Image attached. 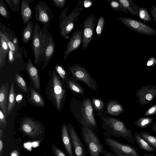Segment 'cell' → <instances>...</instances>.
Instances as JSON below:
<instances>
[{
  "mask_svg": "<svg viewBox=\"0 0 156 156\" xmlns=\"http://www.w3.org/2000/svg\"><path fill=\"white\" fill-rule=\"evenodd\" d=\"M102 120V127L110 136L122 138L130 143L134 144V135L123 121L112 117L103 118Z\"/></svg>",
  "mask_w": 156,
  "mask_h": 156,
  "instance_id": "6da1fadb",
  "label": "cell"
},
{
  "mask_svg": "<svg viewBox=\"0 0 156 156\" xmlns=\"http://www.w3.org/2000/svg\"><path fill=\"white\" fill-rule=\"evenodd\" d=\"M69 9V7L66 8L62 11L58 22L60 35L62 37L66 39H69V34L74 28L75 22L78 20V17L83 9V7L78 5L67 16Z\"/></svg>",
  "mask_w": 156,
  "mask_h": 156,
  "instance_id": "7a4b0ae2",
  "label": "cell"
},
{
  "mask_svg": "<svg viewBox=\"0 0 156 156\" xmlns=\"http://www.w3.org/2000/svg\"><path fill=\"white\" fill-rule=\"evenodd\" d=\"M50 81L48 87L49 98L53 102L54 106L59 111L61 110L66 94V90L58 77L55 69L51 74L49 72Z\"/></svg>",
  "mask_w": 156,
  "mask_h": 156,
  "instance_id": "3957f363",
  "label": "cell"
},
{
  "mask_svg": "<svg viewBox=\"0 0 156 156\" xmlns=\"http://www.w3.org/2000/svg\"><path fill=\"white\" fill-rule=\"evenodd\" d=\"M81 137L86 145L90 156H101L105 153L107 151L94 131L88 127L82 126Z\"/></svg>",
  "mask_w": 156,
  "mask_h": 156,
  "instance_id": "277c9868",
  "label": "cell"
},
{
  "mask_svg": "<svg viewBox=\"0 0 156 156\" xmlns=\"http://www.w3.org/2000/svg\"><path fill=\"white\" fill-rule=\"evenodd\" d=\"M39 38L41 48L42 69L46 67L55 51V44L52 35L44 26L41 29Z\"/></svg>",
  "mask_w": 156,
  "mask_h": 156,
  "instance_id": "5b68a950",
  "label": "cell"
},
{
  "mask_svg": "<svg viewBox=\"0 0 156 156\" xmlns=\"http://www.w3.org/2000/svg\"><path fill=\"white\" fill-rule=\"evenodd\" d=\"M105 144L117 156H140L138 153V149L113 139L106 132L104 134Z\"/></svg>",
  "mask_w": 156,
  "mask_h": 156,
  "instance_id": "8992f818",
  "label": "cell"
},
{
  "mask_svg": "<svg viewBox=\"0 0 156 156\" xmlns=\"http://www.w3.org/2000/svg\"><path fill=\"white\" fill-rule=\"evenodd\" d=\"M118 20L126 27L139 34L146 35H156V30L146 23L132 19L119 17Z\"/></svg>",
  "mask_w": 156,
  "mask_h": 156,
  "instance_id": "52a82bcc",
  "label": "cell"
},
{
  "mask_svg": "<svg viewBox=\"0 0 156 156\" xmlns=\"http://www.w3.org/2000/svg\"><path fill=\"white\" fill-rule=\"evenodd\" d=\"M67 68L76 79L84 83L92 90H97V86L95 80L85 67L76 64L73 66H68Z\"/></svg>",
  "mask_w": 156,
  "mask_h": 156,
  "instance_id": "ba28073f",
  "label": "cell"
},
{
  "mask_svg": "<svg viewBox=\"0 0 156 156\" xmlns=\"http://www.w3.org/2000/svg\"><path fill=\"white\" fill-rule=\"evenodd\" d=\"M82 119L81 123L83 126L87 127L94 131L97 128V124L94 115L93 108L89 98L85 99L81 107Z\"/></svg>",
  "mask_w": 156,
  "mask_h": 156,
  "instance_id": "9c48e42d",
  "label": "cell"
},
{
  "mask_svg": "<svg viewBox=\"0 0 156 156\" xmlns=\"http://www.w3.org/2000/svg\"><path fill=\"white\" fill-rule=\"evenodd\" d=\"M34 7L36 20L47 28L49 27V23L54 18L52 10L43 1H38Z\"/></svg>",
  "mask_w": 156,
  "mask_h": 156,
  "instance_id": "30bf717a",
  "label": "cell"
},
{
  "mask_svg": "<svg viewBox=\"0 0 156 156\" xmlns=\"http://www.w3.org/2000/svg\"><path fill=\"white\" fill-rule=\"evenodd\" d=\"M96 23V18L94 15H89L83 24V37L82 46L86 49L92 40Z\"/></svg>",
  "mask_w": 156,
  "mask_h": 156,
  "instance_id": "8fae6325",
  "label": "cell"
},
{
  "mask_svg": "<svg viewBox=\"0 0 156 156\" xmlns=\"http://www.w3.org/2000/svg\"><path fill=\"white\" fill-rule=\"evenodd\" d=\"M41 27L38 23H34L31 39V47L34 55V63L38 66L41 61V45L39 38Z\"/></svg>",
  "mask_w": 156,
  "mask_h": 156,
  "instance_id": "7c38bea8",
  "label": "cell"
},
{
  "mask_svg": "<svg viewBox=\"0 0 156 156\" xmlns=\"http://www.w3.org/2000/svg\"><path fill=\"white\" fill-rule=\"evenodd\" d=\"M67 128L71 140L74 156H87L83 143L74 127L71 124H68Z\"/></svg>",
  "mask_w": 156,
  "mask_h": 156,
  "instance_id": "4fadbf2b",
  "label": "cell"
},
{
  "mask_svg": "<svg viewBox=\"0 0 156 156\" xmlns=\"http://www.w3.org/2000/svg\"><path fill=\"white\" fill-rule=\"evenodd\" d=\"M136 95L141 106L151 102L156 96V86L149 85L142 87L137 90Z\"/></svg>",
  "mask_w": 156,
  "mask_h": 156,
  "instance_id": "5bb4252c",
  "label": "cell"
},
{
  "mask_svg": "<svg viewBox=\"0 0 156 156\" xmlns=\"http://www.w3.org/2000/svg\"><path fill=\"white\" fill-rule=\"evenodd\" d=\"M83 30L80 29L74 31L68 43L66 50L64 51L63 60H65L70 53L78 49L82 44Z\"/></svg>",
  "mask_w": 156,
  "mask_h": 156,
  "instance_id": "9a60e30c",
  "label": "cell"
},
{
  "mask_svg": "<svg viewBox=\"0 0 156 156\" xmlns=\"http://www.w3.org/2000/svg\"><path fill=\"white\" fill-rule=\"evenodd\" d=\"M21 129L24 133L31 137L36 136L42 133L40 124L29 118H26L23 122Z\"/></svg>",
  "mask_w": 156,
  "mask_h": 156,
  "instance_id": "2e32d148",
  "label": "cell"
},
{
  "mask_svg": "<svg viewBox=\"0 0 156 156\" xmlns=\"http://www.w3.org/2000/svg\"><path fill=\"white\" fill-rule=\"evenodd\" d=\"M0 35H1L7 43L9 49L14 53L16 59L20 58L21 56L19 47L16 46L13 43L12 36L13 31L2 24L0 21Z\"/></svg>",
  "mask_w": 156,
  "mask_h": 156,
  "instance_id": "e0dca14e",
  "label": "cell"
},
{
  "mask_svg": "<svg viewBox=\"0 0 156 156\" xmlns=\"http://www.w3.org/2000/svg\"><path fill=\"white\" fill-rule=\"evenodd\" d=\"M33 0H22L21 2L20 13L23 23L27 24L32 18L33 12L30 3Z\"/></svg>",
  "mask_w": 156,
  "mask_h": 156,
  "instance_id": "ac0fdd59",
  "label": "cell"
},
{
  "mask_svg": "<svg viewBox=\"0 0 156 156\" xmlns=\"http://www.w3.org/2000/svg\"><path fill=\"white\" fill-rule=\"evenodd\" d=\"M26 69L35 87L40 89V84L38 70L30 58H28Z\"/></svg>",
  "mask_w": 156,
  "mask_h": 156,
  "instance_id": "d6986e66",
  "label": "cell"
},
{
  "mask_svg": "<svg viewBox=\"0 0 156 156\" xmlns=\"http://www.w3.org/2000/svg\"><path fill=\"white\" fill-rule=\"evenodd\" d=\"M61 136L64 147L68 155L74 156L71 140L65 122L63 123L62 126Z\"/></svg>",
  "mask_w": 156,
  "mask_h": 156,
  "instance_id": "ffe728a7",
  "label": "cell"
},
{
  "mask_svg": "<svg viewBox=\"0 0 156 156\" xmlns=\"http://www.w3.org/2000/svg\"><path fill=\"white\" fill-rule=\"evenodd\" d=\"M8 89V83L7 82L4 84H1L0 89V106L6 116H7Z\"/></svg>",
  "mask_w": 156,
  "mask_h": 156,
  "instance_id": "44dd1931",
  "label": "cell"
},
{
  "mask_svg": "<svg viewBox=\"0 0 156 156\" xmlns=\"http://www.w3.org/2000/svg\"><path fill=\"white\" fill-rule=\"evenodd\" d=\"M135 141L136 143L140 148L144 151L150 152H156V149L150 145L137 132H135L134 134Z\"/></svg>",
  "mask_w": 156,
  "mask_h": 156,
  "instance_id": "7402d4cb",
  "label": "cell"
},
{
  "mask_svg": "<svg viewBox=\"0 0 156 156\" xmlns=\"http://www.w3.org/2000/svg\"><path fill=\"white\" fill-rule=\"evenodd\" d=\"M9 49L3 38L0 35V68L5 65V58Z\"/></svg>",
  "mask_w": 156,
  "mask_h": 156,
  "instance_id": "603a6c76",
  "label": "cell"
},
{
  "mask_svg": "<svg viewBox=\"0 0 156 156\" xmlns=\"http://www.w3.org/2000/svg\"><path fill=\"white\" fill-rule=\"evenodd\" d=\"M124 111L122 106L119 103L115 101H110L107 107V112L113 115H118Z\"/></svg>",
  "mask_w": 156,
  "mask_h": 156,
  "instance_id": "cb8c5ba5",
  "label": "cell"
},
{
  "mask_svg": "<svg viewBox=\"0 0 156 156\" xmlns=\"http://www.w3.org/2000/svg\"><path fill=\"white\" fill-rule=\"evenodd\" d=\"M132 15L138 17L140 7L132 0H118Z\"/></svg>",
  "mask_w": 156,
  "mask_h": 156,
  "instance_id": "d4e9b609",
  "label": "cell"
},
{
  "mask_svg": "<svg viewBox=\"0 0 156 156\" xmlns=\"http://www.w3.org/2000/svg\"><path fill=\"white\" fill-rule=\"evenodd\" d=\"M9 96L7 108V116L11 113L12 110L15 105L16 94L13 82L10 85Z\"/></svg>",
  "mask_w": 156,
  "mask_h": 156,
  "instance_id": "484cf974",
  "label": "cell"
},
{
  "mask_svg": "<svg viewBox=\"0 0 156 156\" xmlns=\"http://www.w3.org/2000/svg\"><path fill=\"white\" fill-rule=\"evenodd\" d=\"M34 28L32 22L30 20L27 24L22 33V38L23 43H27L31 40Z\"/></svg>",
  "mask_w": 156,
  "mask_h": 156,
  "instance_id": "4316f807",
  "label": "cell"
},
{
  "mask_svg": "<svg viewBox=\"0 0 156 156\" xmlns=\"http://www.w3.org/2000/svg\"><path fill=\"white\" fill-rule=\"evenodd\" d=\"M30 99L36 105L41 107L45 106L44 101L41 96L33 88L30 90Z\"/></svg>",
  "mask_w": 156,
  "mask_h": 156,
  "instance_id": "83f0119b",
  "label": "cell"
},
{
  "mask_svg": "<svg viewBox=\"0 0 156 156\" xmlns=\"http://www.w3.org/2000/svg\"><path fill=\"white\" fill-rule=\"evenodd\" d=\"M154 118L152 117H143L135 121L134 124L137 127L144 128L152 125Z\"/></svg>",
  "mask_w": 156,
  "mask_h": 156,
  "instance_id": "f1b7e54d",
  "label": "cell"
},
{
  "mask_svg": "<svg viewBox=\"0 0 156 156\" xmlns=\"http://www.w3.org/2000/svg\"><path fill=\"white\" fill-rule=\"evenodd\" d=\"M109 2L111 8L116 12H122L126 14L128 13L127 9L118 1V0H106Z\"/></svg>",
  "mask_w": 156,
  "mask_h": 156,
  "instance_id": "f546056e",
  "label": "cell"
},
{
  "mask_svg": "<svg viewBox=\"0 0 156 156\" xmlns=\"http://www.w3.org/2000/svg\"><path fill=\"white\" fill-rule=\"evenodd\" d=\"M140 134L151 146L156 149V137L146 132H142Z\"/></svg>",
  "mask_w": 156,
  "mask_h": 156,
  "instance_id": "4dcf8cb0",
  "label": "cell"
},
{
  "mask_svg": "<svg viewBox=\"0 0 156 156\" xmlns=\"http://www.w3.org/2000/svg\"><path fill=\"white\" fill-rule=\"evenodd\" d=\"M138 16V17L144 22H149L151 20V17L150 14L145 7H140Z\"/></svg>",
  "mask_w": 156,
  "mask_h": 156,
  "instance_id": "1f68e13d",
  "label": "cell"
},
{
  "mask_svg": "<svg viewBox=\"0 0 156 156\" xmlns=\"http://www.w3.org/2000/svg\"><path fill=\"white\" fill-rule=\"evenodd\" d=\"M68 86L70 89L76 93L82 94H83L84 90L80 85L73 80H69L68 82Z\"/></svg>",
  "mask_w": 156,
  "mask_h": 156,
  "instance_id": "d6a6232c",
  "label": "cell"
},
{
  "mask_svg": "<svg viewBox=\"0 0 156 156\" xmlns=\"http://www.w3.org/2000/svg\"><path fill=\"white\" fill-rule=\"evenodd\" d=\"M105 25L104 17L103 16H100L98 19L96 28V33L98 37H100L101 35L104 28Z\"/></svg>",
  "mask_w": 156,
  "mask_h": 156,
  "instance_id": "836d02e7",
  "label": "cell"
},
{
  "mask_svg": "<svg viewBox=\"0 0 156 156\" xmlns=\"http://www.w3.org/2000/svg\"><path fill=\"white\" fill-rule=\"evenodd\" d=\"M0 14L4 17L9 20L10 13L7 8L6 4L3 0H0Z\"/></svg>",
  "mask_w": 156,
  "mask_h": 156,
  "instance_id": "e575fe53",
  "label": "cell"
},
{
  "mask_svg": "<svg viewBox=\"0 0 156 156\" xmlns=\"http://www.w3.org/2000/svg\"><path fill=\"white\" fill-rule=\"evenodd\" d=\"M15 80L17 84L25 92L28 91L26 83L23 78L20 75L16 73L15 75Z\"/></svg>",
  "mask_w": 156,
  "mask_h": 156,
  "instance_id": "d590c367",
  "label": "cell"
},
{
  "mask_svg": "<svg viewBox=\"0 0 156 156\" xmlns=\"http://www.w3.org/2000/svg\"><path fill=\"white\" fill-rule=\"evenodd\" d=\"M11 9L14 12L18 11L19 9L20 0H5Z\"/></svg>",
  "mask_w": 156,
  "mask_h": 156,
  "instance_id": "8d00e7d4",
  "label": "cell"
},
{
  "mask_svg": "<svg viewBox=\"0 0 156 156\" xmlns=\"http://www.w3.org/2000/svg\"><path fill=\"white\" fill-rule=\"evenodd\" d=\"M93 102L95 108L98 111L102 110L104 106L103 101L99 99L93 98Z\"/></svg>",
  "mask_w": 156,
  "mask_h": 156,
  "instance_id": "74e56055",
  "label": "cell"
},
{
  "mask_svg": "<svg viewBox=\"0 0 156 156\" xmlns=\"http://www.w3.org/2000/svg\"><path fill=\"white\" fill-rule=\"evenodd\" d=\"M56 70L61 78L63 79H65L66 76V72L63 68L60 65L55 66Z\"/></svg>",
  "mask_w": 156,
  "mask_h": 156,
  "instance_id": "f35d334b",
  "label": "cell"
},
{
  "mask_svg": "<svg viewBox=\"0 0 156 156\" xmlns=\"http://www.w3.org/2000/svg\"><path fill=\"white\" fill-rule=\"evenodd\" d=\"M51 148L53 154L55 156H67L64 152L55 145H52Z\"/></svg>",
  "mask_w": 156,
  "mask_h": 156,
  "instance_id": "ab89813d",
  "label": "cell"
},
{
  "mask_svg": "<svg viewBox=\"0 0 156 156\" xmlns=\"http://www.w3.org/2000/svg\"><path fill=\"white\" fill-rule=\"evenodd\" d=\"M156 115V105L152 106L145 112L144 115L151 116Z\"/></svg>",
  "mask_w": 156,
  "mask_h": 156,
  "instance_id": "60d3db41",
  "label": "cell"
},
{
  "mask_svg": "<svg viewBox=\"0 0 156 156\" xmlns=\"http://www.w3.org/2000/svg\"><path fill=\"white\" fill-rule=\"evenodd\" d=\"M5 116L1 109H0V128L5 127L7 124Z\"/></svg>",
  "mask_w": 156,
  "mask_h": 156,
  "instance_id": "b9f144b4",
  "label": "cell"
},
{
  "mask_svg": "<svg viewBox=\"0 0 156 156\" xmlns=\"http://www.w3.org/2000/svg\"><path fill=\"white\" fill-rule=\"evenodd\" d=\"M54 5L61 9L64 7L66 0H51Z\"/></svg>",
  "mask_w": 156,
  "mask_h": 156,
  "instance_id": "7bdbcfd3",
  "label": "cell"
},
{
  "mask_svg": "<svg viewBox=\"0 0 156 156\" xmlns=\"http://www.w3.org/2000/svg\"><path fill=\"white\" fill-rule=\"evenodd\" d=\"M147 66L151 67H154L156 66V58L153 57H151L148 60Z\"/></svg>",
  "mask_w": 156,
  "mask_h": 156,
  "instance_id": "ee69618b",
  "label": "cell"
},
{
  "mask_svg": "<svg viewBox=\"0 0 156 156\" xmlns=\"http://www.w3.org/2000/svg\"><path fill=\"white\" fill-rule=\"evenodd\" d=\"M8 58L9 62L11 63H13L16 59L13 52L10 49L8 53Z\"/></svg>",
  "mask_w": 156,
  "mask_h": 156,
  "instance_id": "f6af8a7d",
  "label": "cell"
},
{
  "mask_svg": "<svg viewBox=\"0 0 156 156\" xmlns=\"http://www.w3.org/2000/svg\"><path fill=\"white\" fill-rule=\"evenodd\" d=\"M153 20L156 23V6L153 5L151 6L150 11Z\"/></svg>",
  "mask_w": 156,
  "mask_h": 156,
  "instance_id": "bcb514c9",
  "label": "cell"
},
{
  "mask_svg": "<svg viewBox=\"0 0 156 156\" xmlns=\"http://www.w3.org/2000/svg\"><path fill=\"white\" fill-rule=\"evenodd\" d=\"M83 4L84 7L88 8L92 6L94 3L92 1L89 0H85L83 1Z\"/></svg>",
  "mask_w": 156,
  "mask_h": 156,
  "instance_id": "7dc6e473",
  "label": "cell"
},
{
  "mask_svg": "<svg viewBox=\"0 0 156 156\" xmlns=\"http://www.w3.org/2000/svg\"><path fill=\"white\" fill-rule=\"evenodd\" d=\"M19 155L18 151L16 150H14L11 152L10 156H19Z\"/></svg>",
  "mask_w": 156,
  "mask_h": 156,
  "instance_id": "c3c4849f",
  "label": "cell"
},
{
  "mask_svg": "<svg viewBox=\"0 0 156 156\" xmlns=\"http://www.w3.org/2000/svg\"><path fill=\"white\" fill-rule=\"evenodd\" d=\"M104 156H117L114 153L112 152H109L106 151L105 153L103 155Z\"/></svg>",
  "mask_w": 156,
  "mask_h": 156,
  "instance_id": "681fc988",
  "label": "cell"
},
{
  "mask_svg": "<svg viewBox=\"0 0 156 156\" xmlns=\"http://www.w3.org/2000/svg\"><path fill=\"white\" fill-rule=\"evenodd\" d=\"M152 129L154 132L156 133V121L152 123Z\"/></svg>",
  "mask_w": 156,
  "mask_h": 156,
  "instance_id": "f907efd6",
  "label": "cell"
},
{
  "mask_svg": "<svg viewBox=\"0 0 156 156\" xmlns=\"http://www.w3.org/2000/svg\"><path fill=\"white\" fill-rule=\"evenodd\" d=\"M3 148V144L2 140L1 139L0 140V153L1 154V152L2 151Z\"/></svg>",
  "mask_w": 156,
  "mask_h": 156,
  "instance_id": "816d5d0a",
  "label": "cell"
},
{
  "mask_svg": "<svg viewBox=\"0 0 156 156\" xmlns=\"http://www.w3.org/2000/svg\"><path fill=\"white\" fill-rule=\"evenodd\" d=\"M22 98V96L20 95H19L16 97V100L17 101H19L20 100H21V99Z\"/></svg>",
  "mask_w": 156,
  "mask_h": 156,
  "instance_id": "f5cc1de1",
  "label": "cell"
},
{
  "mask_svg": "<svg viewBox=\"0 0 156 156\" xmlns=\"http://www.w3.org/2000/svg\"><path fill=\"white\" fill-rule=\"evenodd\" d=\"M145 156H156V155H153L150 154L144 153Z\"/></svg>",
  "mask_w": 156,
  "mask_h": 156,
  "instance_id": "db71d44e",
  "label": "cell"
},
{
  "mask_svg": "<svg viewBox=\"0 0 156 156\" xmlns=\"http://www.w3.org/2000/svg\"><path fill=\"white\" fill-rule=\"evenodd\" d=\"M3 131L2 129L1 128H0V137H1V139L2 138L3 133Z\"/></svg>",
  "mask_w": 156,
  "mask_h": 156,
  "instance_id": "11a10c76",
  "label": "cell"
}]
</instances>
